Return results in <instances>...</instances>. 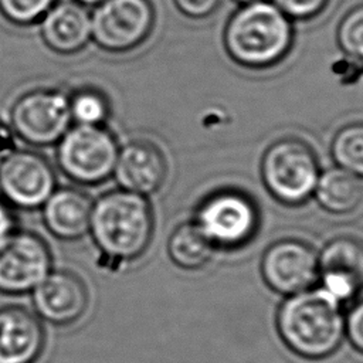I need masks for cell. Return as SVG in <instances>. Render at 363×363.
Returning <instances> with one entry per match:
<instances>
[{
    "instance_id": "6da1fadb",
    "label": "cell",
    "mask_w": 363,
    "mask_h": 363,
    "mask_svg": "<svg viewBox=\"0 0 363 363\" xmlns=\"http://www.w3.org/2000/svg\"><path fill=\"white\" fill-rule=\"evenodd\" d=\"M294 41L292 20L267 0L240 4L223 30V45L228 58L252 71L281 64L291 52Z\"/></svg>"
},
{
    "instance_id": "7a4b0ae2",
    "label": "cell",
    "mask_w": 363,
    "mask_h": 363,
    "mask_svg": "<svg viewBox=\"0 0 363 363\" xmlns=\"http://www.w3.org/2000/svg\"><path fill=\"white\" fill-rule=\"evenodd\" d=\"M99 252L112 262L140 258L155 233V214L147 197L115 189L92 203L89 230Z\"/></svg>"
},
{
    "instance_id": "3957f363",
    "label": "cell",
    "mask_w": 363,
    "mask_h": 363,
    "mask_svg": "<svg viewBox=\"0 0 363 363\" xmlns=\"http://www.w3.org/2000/svg\"><path fill=\"white\" fill-rule=\"evenodd\" d=\"M277 329L295 354L319 360L337 350L345 333V318L333 296L322 288H309L288 295L279 305Z\"/></svg>"
},
{
    "instance_id": "277c9868",
    "label": "cell",
    "mask_w": 363,
    "mask_h": 363,
    "mask_svg": "<svg viewBox=\"0 0 363 363\" xmlns=\"http://www.w3.org/2000/svg\"><path fill=\"white\" fill-rule=\"evenodd\" d=\"M259 174L265 190L275 201L298 207L313 197L320 166L315 149L306 140L284 136L264 150Z\"/></svg>"
},
{
    "instance_id": "5b68a950",
    "label": "cell",
    "mask_w": 363,
    "mask_h": 363,
    "mask_svg": "<svg viewBox=\"0 0 363 363\" xmlns=\"http://www.w3.org/2000/svg\"><path fill=\"white\" fill-rule=\"evenodd\" d=\"M191 221L214 250L237 251L248 245L259 228L255 200L240 189H218L204 196Z\"/></svg>"
},
{
    "instance_id": "8992f818",
    "label": "cell",
    "mask_w": 363,
    "mask_h": 363,
    "mask_svg": "<svg viewBox=\"0 0 363 363\" xmlns=\"http://www.w3.org/2000/svg\"><path fill=\"white\" fill-rule=\"evenodd\" d=\"M118 152L115 135L104 125H71L57 143V163L72 182L94 186L112 176Z\"/></svg>"
},
{
    "instance_id": "52a82bcc",
    "label": "cell",
    "mask_w": 363,
    "mask_h": 363,
    "mask_svg": "<svg viewBox=\"0 0 363 363\" xmlns=\"http://www.w3.org/2000/svg\"><path fill=\"white\" fill-rule=\"evenodd\" d=\"M155 23L150 0H104L91 14V40L108 52H129L150 37Z\"/></svg>"
},
{
    "instance_id": "ba28073f",
    "label": "cell",
    "mask_w": 363,
    "mask_h": 363,
    "mask_svg": "<svg viewBox=\"0 0 363 363\" xmlns=\"http://www.w3.org/2000/svg\"><path fill=\"white\" fill-rule=\"evenodd\" d=\"M10 122L14 133L26 143L55 145L72 123L69 95L54 88L26 92L14 102Z\"/></svg>"
},
{
    "instance_id": "9c48e42d",
    "label": "cell",
    "mask_w": 363,
    "mask_h": 363,
    "mask_svg": "<svg viewBox=\"0 0 363 363\" xmlns=\"http://www.w3.org/2000/svg\"><path fill=\"white\" fill-rule=\"evenodd\" d=\"M55 189L54 169L44 156L20 149L0 160V197L13 208H41Z\"/></svg>"
},
{
    "instance_id": "30bf717a",
    "label": "cell",
    "mask_w": 363,
    "mask_h": 363,
    "mask_svg": "<svg viewBox=\"0 0 363 363\" xmlns=\"http://www.w3.org/2000/svg\"><path fill=\"white\" fill-rule=\"evenodd\" d=\"M51 271V251L35 233L14 230L0 242V294L33 292Z\"/></svg>"
},
{
    "instance_id": "8fae6325",
    "label": "cell",
    "mask_w": 363,
    "mask_h": 363,
    "mask_svg": "<svg viewBox=\"0 0 363 363\" xmlns=\"http://www.w3.org/2000/svg\"><path fill=\"white\" fill-rule=\"evenodd\" d=\"M259 269L268 288L294 295L312 288L318 281V251L301 238H281L265 248Z\"/></svg>"
},
{
    "instance_id": "7c38bea8",
    "label": "cell",
    "mask_w": 363,
    "mask_h": 363,
    "mask_svg": "<svg viewBox=\"0 0 363 363\" xmlns=\"http://www.w3.org/2000/svg\"><path fill=\"white\" fill-rule=\"evenodd\" d=\"M318 281L340 305L352 302L363 291V240L340 234L318 252Z\"/></svg>"
},
{
    "instance_id": "4fadbf2b",
    "label": "cell",
    "mask_w": 363,
    "mask_h": 363,
    "mask_svg": "<svg viewBox=\"0 0 363 363\" xmlns=\"http://www.w3.org/2000/svg\"><path fill=\"white\" fill-rule=\"evenodd\" d=\"M37 315L55 326L77 322L89 305V292L84 281L74 272L51 271L33 291Z\"/></svg>"
},
{
    "instance_id": "5bb4252c",
    "label": "cell",
    "mask_w": 363,
    "mask_h": 363,
    "mask_svg": "<svg viewBox=\"0 0 363 363\" xmlns=\"http://www.w3.org/2000/svg\"><path fill=\"white\" fill-rule=\"evenodd\" d=\"M167 172L162 149L150 140L136 139L119 147L112 176L119 189L149 197L163 187Z\"/></svg>"
},
{
    "instance_id": "9a60e30c",
    "label": "cell",
    "mask_w": 363,
    "mask_h": 363,
    "mask_svg": "<svg viewBox=\"0 0 363 363\" xmlns=\"http://www.w3.org/2000/svg\"><path fill=\"white\" fill-rule=\"evenodd\" d=\"M45 332L38 316L17 305L0 308V363H35Z\"/></svg>"
},
{
    "instance_id": "2e32d148",
    "label": "cell",
    "mask_w": 363,
    "mask_h": 363,
    "mask_svg": "<svg viewBox=\"0 0 363 363\" xmlns=\"http://www.w3.org/2000/svg\"><path fill=\"white\" fill-rule=\"evenodd\" d=\"M45 45L58 54H75L91 41V14L74 1L55 3L40 20Z\"/></svg>"
},
{
    "instance_id": "e0dca14e",
    "label": "cell",
    "mask_w": 363,
    "mask_h": 363,
    "mask_svg": "<svg viewBox=\"0 0 363 363\" xmlns=\"http://www.w3.org/2000/svg\"><path fill=\"white\" fill-rule=\"evenodd\" d=\"M91 197L77 187L55 189L41 206L45 228L57 238L74 241L89 230Z\"/></svg>"
},
{
    "instance_id": "ac0fdd59",
    "label": "cell",
    "mask_w": 363,
    "mask_h": 363,
    "mask_svg": "<svg viewBox=\"0 0 363 363\" xmlns=\"http://www.w3.org/2000/svg\"><path fill=\"white\" fill-rule=\"evenodd\" d=\"M313 197L322 210L335 216H346L363 203V182L335 166L320 172Z\"/></svg>"
},
{
    "instance_id": "d6986e66",
    "label": "cell",
    "mask_w": 363,
    "mask_h": 363,
    "mask_svg": "<svg viewBox=\"0 0 363 363\" xmlns=\"http://www.w3.org/2000/svg\"><path fill=\"white\" fill-rule=\"evenodd\" d=\"M214 247L190 220L179 224L167 240V254L182 269L196 271L204 268L213 258Z\"/></svg>"
},
{
    "instance_id": "ffe728a7",
    "label": "cell",
    "mask_w": 363,
    "mask_h": 363,
    "mask_svg": "<svg viewBox=\"0 0 363 363\" xmlns=\"http://www.w3.org/2000/svg\"><path fill=\"white\" fill-rule=\"evenodd\" d=\"M330 156L336 167L363 180V121L349 122L335 132Z\"/></svg>"
},
{
    "instance_id": "44dd1931",
    "label": "cell",
    "mask_w": 363,
    "mask_h": 363,
    "mask_svg": "<svg viewBox=\"0 0 363 363\" xmlns=\"http://www.w3.org/2000/svg\"><path fill=\"white\" fill-rule=\"evenodd\" d=\"M109 102L98 89L84 88L69 96V113L75 125H104L109 116Z\"/></svg>"
},
{
    "instance_id": "7402d4cb",
    "label": "cell",
    "mask_w": 363,
    "mask_h": 363,
    "mask_svg": "<svg viewBox=\"0 0 363 363\" xmlns=\"http://www.w3.org/2000/svg\"><path fill=\"white\" fill-rule=\"evenodd\" d=\"M336 43L349 58L363 61V3L349 9L336 28Z\"/></svg>"
},
{
    "instance_id": "603a6c76",
    "label": "cell",
    "mask_w": 363,
    "mask_h": 363,
    "mask_svg": "<svg viewBox=\"0 0 363 363\" xmlns=\"http://www.w3.org/2000/svg\"><path fill=\"white\" fill-rule=\"evenodd\" d=\"M57 0H0L1 16L16 26L40 23Z\"/></svg>"
},
{
    "instance_id": "cb8c5ba5",
    "label": "cell",
    "mask_w": 363,
    "mask_h": 363,
    "mask_svg": "<svg viewBox=\"0 0 363 363\" xmlns=\"http://www.w3.org/2000/svg\"><path fill=\"white\" fill-rule=\"evenodd\" d=\"M286 17L296 21H309L320 16L330 0H271Z\"/></svg>"
},
{
    "instance_id": "d4e9b609",
    "label": "cell",
    "mask_w": 363,
    "mask_h": 363,
    "mask_svg": "<svg viewBox=\"0 0 363 363\" xmlns=\"http://www.w3.org/2000/svg\"><path fill=\"white\" fill-rule=\"evenodd\" d=\"M345 332L353 347L363 353V299L350 306L345 319Z\"/></svg>"
},
{
    "instance_id": "484cf974",
    "label": "cell",
    "mask_w": 363,
    "mask_h": 363,
    "mask_svg": "<svg viewBox=\"0 0 363 363\" xmlns=\"http://www.w3.org/2000/svg\"><path fill=\"white\" fill-rule=\"evenodd\" d=\"M223 0H173L176 9L186 17L203 20L214 14Z\"/></svg>"
},
{
    "instance_id": "4316f807",
    "label": "cell",
    "mask_w": 363,
    "mask_h": 363,
    "mask_svg": "<svg viewBox=\"0 0 363 363\" xmlns=\"http://www.w3.org/2000/svg\"><path fill=\"white\" fill-rule=\"evenodd\" d=\"M16 230V216L13 207L0 197V242Z\"/></svg>"
},
{
    "instance_id": "83f0119b",
    "label": "cell",
    "mask_w": 363,
    "mask_h": 363,
    "mask_svg": "<svg viewBox=\"0 0 363 363\" xmlns=\"http://www.w3.org/2000/svg\"><path fill=\"white\" fill-rule=\"evenodd\" d=\"M74 1H77V3H79V4H82V6H85V7H91V6H98L99 3H102L104 0H74Z\"/></svg>"
},
{
    "instance_id": "f1b7e54d",
    "label": "cell",
    "mask_w": 363,
    "mask_h": 363,
    "mask_svg": "<svg viewBox=\"0 0 363 363\" xmlns=\"http://www.w3.org/2000/svg\"><path fill=\"white\" fill-rule=\"evenodd\" d=\"M235 3L238 4H248V3H254V1H258V0H234Z\"/></svg>"
}]
</instances>
